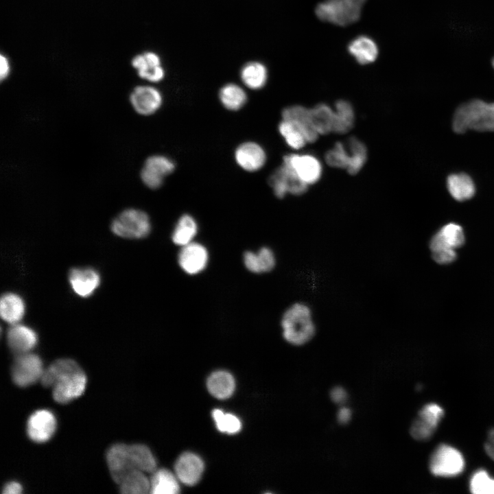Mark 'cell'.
<instances>
[{
  "label": "cell",
  "instance_id": "cell-1",
  "mask_svg": "<svg viewBox=\"0 0 494 494\" xmlns=\"http://www.w3.org/2000/svg\"><path fill=\"white\" fill-rule=\"evenodd\" d=\"M45 387H51L54 400L60 403L69 402L84 392L86 376L73 360L59 359L44 370L40 379Z\"/></svg>",
  "mask_w": 494,
  "mask_h": 494
},
{
  "label": "cell",
  "instance_id": "cell-2",
  "mask_svg": "<svg viewBox=\"0 0 494 494\" xmlns=\"http://www.w3.org/2000/svg\"><path fill=\"white\" fill-rule=\"evenodd\" d=\"M106 462L117 484L130 471L138 470L153 473L156 469V462L152 453L142 444H115L107 451Z\"/></svg>",
  "mask_w": 494,
  "mask_h": 494
},
{
  "label": "cell",
  "instance_id": "cell-3",
  "mask_svg": "<svg viewBox=\"0 0 494 494\" xmlns=\"http://www.w3.org/2000/svg\"><path fill=\"white\" fill-rule=\"evenodd\" d=\"M282 336L294 346H303L316 336V325L311 307L304 302H296L288 307L281 319Z\"/></svg>",
  "mask_w": 494,
  "mask_h": 494
},
{
  "label": "cell",
  "instance_id": "cell-4",
  "mask_svg": "<svg viewBox=\"0 0 494 494\" xmlns=\"http://www.w3.org/2000/svg\"><path fill=\"white\" fill-rule=\"evenodd\" d=\"M452 126L458 133L494 131V103L474 99L461 104L454 113Z\"/></svg>",
  "mask_w": 494,
  "mask_h": 494
},
{
  "label": "cell",
  "instance_id": "cell-5",
  "mask_svg": "<svg viewBox=\"0 0 494 494\" xmlns=\"http://www.w3.org/2000/svg\"><path fill=\"white\" fill-rule=\"evenodd\" d=\"M366 0H327L319 3L315 12L318 19L345 26L358 21Z\"/></svg>",
  "mask_w": 494,
  "mask_h": 494
},
{
  "label": "cell",
  "instance_id": "cell-6",
  "mask_svg": "<svg viewBox=\"0 0 494 494\" xmlns=\"http://www.w3.org/2000/svg\"><path fill=\"white\" fill-rule=\"evenodd\" d=\"M111 231L117 236L126 239H142L151 231L149 216L137 209H127L117 215L110 224Z\"/></svg>",
  "mask_w": 494,
  "mask_h": 494
},
{
  "label": "cell",
  "instance_id": "cell-7",
  "mask_svg": "<svg viewBox=\"0 0 494 494\" xmlns=\"http://www.w3.org/2000/svg\"><path fill=\"white\" fill-rule=\"evenodd\" d=\"M268 182L278 198H284L287 193L302 195L308 188V185L298 176L284 157L282 165L271 174Z\"/></svg>",
  "mask_w": 494,
  "mask_h": 494
},
{
  "label": "cell",
  "instance_id": "cell-8",
  "mask_svg": "<svg viewBox=\"0 0 494 494\" xmlns=\"http://www.w3.org/2000/svg\"><path fill=\"white\" fill-rule=\"evenodd\" d=\"M429 466L431 473L436 476L453 477L463 471L464 460L458 449L443 444L433 451Z\"/></svg>",
  "mask_w": 494,
  "mask_h": 494
},
{
  "label": "cell",
  "instance_id": "cell-9",
  "mask_svg": "<svg viewBox=\"0 0 494 494\" xmlns=\"http://www.w3.org/2000/svg\"><path fill=\"white\" fill-rule=\"evenodd\" d=\"M41 358L30 352L16 355L11 369V375L14 384L26 387L41 379L44 372Z\"/></svg>",
  "mask_w": 494,
  "mask_h": 494
},
{
  "label": "cell",
  "instance_id": "cell-10",
  "mask_svg": "<svg viewBox=\"0 0 494 494\" xmlns=\"http://www.w3.org/2000/svg\"><path fill=\"white\" fill-rule=\"evenodd\" d=\"M175 169L174 162L164 155H152L145 161L140 172L143 183L151 189L161 187L166 176Z\"/></svg>",
  "mask_w": 494,
  "mask_h": 494
},
{
  "label": "cell",
  "instance_id": "cell-11",
  "mask_svg": "<svg viewBox=\"0 0 494 494\" xmlns=\"http://www.w3.org/2000/svg\"><path fill=\"white\" fill-rule=\"evenodd\" d=\"M56 424V417L51 411L45 409L36 410L27 420V435L36 443H45L54 434Z\"/></svg>",
  "mask_w": 494,
  "mask_h": 494
},
{
  "label": "cell",
  "instance_id": "cell-12",
  "mask_svg": "<svg viewBox=\"0 0 494 494\" xmlns=\"http://www.w3.org/2000/svg\"><path fill=\"white\" fill-rule=\"evenodd\" d=\"M133 109L139 115L149 116L162 106L163 96L155 87L147 85L135 87L130 95Z\"/></svg>",
  "mask_w": 494,
  "mask_h": 494
},
{
  "label": "cell",
  "instance_id": "cell-13",
  "mask_svg": "<svg viewBox=\"0 0 494 494\" xmlns=\"http://www.w3.org/2000/svg\"><path fill=\"white\" fill-rule=\"evenodd\" d=\"M234 155L237 164L242 169L250 172L261 169L267 160L263 147L254 141L241 143L235 149Z\"/></svg>",
  "mask_w": 494,
  "mask_h": 494
},
{
  "label": "cell",
  "instance_id": "cell-14",
  "mask_svg": "<svg viewBox=\"0 0 494 494\" xmlns=\"http://www.w3.org/2000/svg\"><path fill=\"white\" fill-rule=\"evenodd\" d=\"M208 252L204 246L191 242L181 247L178 261L180 268L189 274H196L202 271L208 262Z\"/></svg>",
  "mask_w": 494,
  "mask_h": 494
},
{
  "label": "cell",
  "instance_id": "cell-15",
  "mask_svg": "<svg viewBox=\"0 0 494 494\" xmlns=\"http://www.w3.org/2000/svg\"><path fill=\"white\" fill-rule=\"evenodd\" d=\"M98 272L91 268H74L69 273V281L73 291L79 296H91L100 284Z\"/></svg>",
  "mask_w": 494,
  "mask_h": 494
},
{
  "label": "cell",
  "instance_id": "cell-16",
  "mask_svg": "<svg viewBox=\"0 0 494 494\" xmlns=\"http://www.w3.org/2000/svg\"><path fill=\"white\" fill-rule=\"evenodd\" d=\"M281 115L282 119L290 122L301 132L307 143H314L318 139L319 134L312 124L309 108L290 106L283 110Z\"/></svg>",
  "mask_w": 494,
  "mask_h": 494
},
{
  "label": "cell",
  "instance_id": "cell-17",
  "mask_svg": "<svg viewBox=\"0 0 494 494\" xmlns=\"http://www.w3.org/2000/svg\"><path fill=\"white\" fill-rule=\"evenodd\" d=\"M174 470L179 481L186 485L193 486L198 483L202 476L204 463L196 454L185 452L177 459Z\"/></svg>",
  "mask_w": 494,
  "mask_h": 494
},
{
  "label": "cell",
  "instance_id": "cell-18",
  "mask_svg": "<svg viewBox=\"0 0 494 494\" xmlns=\"http://www.w3.org/2000/svg\"><path fill=\"white\" fill-rule=\"evenodd\" d=\"M464 234L462 227L455 223L443 226L431 239L430 247L432 252L455 250L464 243Z\"/></svg>",
  "mask_w": 494,
  "mask_h": 494
},
{
  "label": "cell",
  "instance_id": "cell-19",
  "mask_svg": "<svg viewBox=\"0 0 494 494\" xmlns=\"http://www.w3.org/2000/svg\"><path fill=\"white\" fill-rule=\"evenodd\" d=\"M7 342L10 350L16 355L30 352L38 342L36 333L32 328L14 324L7 333Z\"/></svg>",
  "mask_w": 494,
  "mask_h": 494
},
{
  "label": "cell",
  "instance_id": "cell-20",
  "mask_svg": "<svg viewBox=\"0 0 494 494\" xmlns=\"http://www.w3.org/2000/svg\"><path fill=\"white\" fill-rule=\"evenodd\" d=\"M298 176L307 185L317 182L322 172L319 161L311 155L289 154L284 156Z\"/></svg>",
  "mask_w": 494,
  "mask_h": 494
},
{
  "label": "cell",
  "instance_id": "cell-21",
  "mask_svg": "<svg viewBox=\"0 0 494 494\" xmlns=\"http://www.w3.org/2000/svg\"><path fill=\"white\" fill-rule=\"evenodd\" d=\"M132 64L137 70L139 76L149 82H158L165 76L160 58L153 52L136 56L132 60Z\"/></svg>",
  "mask_w": 494,
  "mask_h": 494
},
{
  "label": "cell",
  "instance_id": "cell-22",
  "mask_svg": "<svg viewBox=\"0 0 494 494\" xmlns=\"http://www.w3.org/2000/svg\"><path fill=\"white\" fill-rule=\"evenodd\" d=\"M246 268L253 273H264L272 270L276 265L274 252L268 247H262L258 252L246 251L243 257Z\"/></svg>",
  "mask_w": 494,
  "mask_h": 494
},
{
  "label": "cell",
  "instance_id": "cell-23",
  "mask_svg": "<svg viewBox=\"0 0 494 494\" xmlns=\"http://www.w3.org/2000/svg\"><path fill=\"white\" fill-rule=\"evenodd\" d=\"M25 305L22 298L12 292L2 295L0 301L1 318L11 325L17 324L23 317Z\"/></svg>",
  "mask_w": 494,
  "mask_h": 494
},
{
  "label": "cell",
  "instance_id": "cell-24",
  "mask_svg": "<svg viewBox=\"0 0 494 494\" xmlns=\"http://www.w3.org/2000/svg\"><path fill=\"white\" fill-rule=\"evenodd\" d=\"M348 50L361 64L374 62L378 56V47L375 41L366 36H360L353 39L348 46Z\"/></svg>",
  "mask_w": 494,
  "mask_h": 494
},
{
  "label": "cell",
  "instance_id": "cell-25",
  "mask_svg": "<svg viewBox=\"0 0 494 494\" xmlns=\"http://www.w3.org/2000/svg\"><path fill=\"white\" fill-rule=\"evenodd\" d=\"M207 388L211 395L217 399L230 397L235 390V380L231 374L219 370L213 373L207 379Z\"/></svg>",
  "mask_w": 494,
  "mask_h": 494
},
{
  "label": "cell",
  "instance_id": "cell-26",
  "mask_svg": "<svg viewBox=\"0 0 494 494\" xmlns=\"http://www.w3.org/2000/svg\"><path fill=\"white\" fill-rule=\"evenodd\" d=\"M150 479V491L153 494H176L180 491L178 479L167 469L155 470Z\"/></svg>",
  "mask_w": 494,
  "mask_h": 494
},
{
  "label": "cell",
  "instance_id": "cell-27",
  "mask_svg": "<svg viewBox=\"0 0 494 494\" xmlns=\"http://www.w3.org/2000/svg\"><path fill=\"white\" fill-rule=\"evenodd\" d=\"M447 186L451 196L458 201L470 199L475 193L474 183L466 174L450 175L447 180Z\"/></svg>",
  "mask_w": 494,
  "mask_h": 494
},
{
  "label": "cell",
  "instance_id": "cell-28",
  "mask_svg": "<svg viewBox=\"0 0 494 494\" xmlns=\"http://www.w3.org/2000/svg\"><path fill=\"white\" fill-rule=\"evenodd\" d=\"M124 494H145L150 491V481L145 473L134 470L128 472L118 483Z\"/></svg>",
  "mask_w": 494,
  "mask_h": 494
},
{
  "label": "cell",
  "instance_id": "cell-29",
  "mask_svg": "<svg viewBox=\"0 0 494 494\" xmlns=\"http://www.w3.org/2000/svg\"><path fill=\"white\" fill-rule=\"evenodd\" d=\"M219 99L226 109L237 111L245 106L248 97L246 91L241 86L229 83L220 89Z\"/></svg>",
  "mask_w": 494,
  "mask_h": 494
},
{
  "label": "cell",
  "instance_id": "cell-30",
  "mask_svg": "<svg viewBox=\"0 0 494 494\" xmlns=\"http://www.w3.org/2000/svg\"><path fill=\"white\" fill-rule=\"evenodd\" d=\"M334 111L332 132L338 134H345L353 126L355 114L352 105L347 101L336 102Z\"/></svg>",
  "mask_w": 494,
  "mask_h": 494
},
{
  "label": "cell",
  "instance_id": "cell-31",
  "mask_svg": "<svg viewBox=\"0 0 494 494\" xmlns=\"http://www.w3.org/2000/svg\"><path fill=\"white\" fill-rule=\"evenodd\" d=\"M198 233V224L189 214H184L178 219L172 235L173 242L180 246L192 242Z\"/></svg>",
  "mask_w": 494,
  "mask_h": 494
},
{
  "label": "cell",
  "instance_id": "cell-32",
  "mask_svg": "<svg viewBox=\"0 0 494 494\" xmlns=\"http://www.w3.org/2000/svg\"><path fill=\"white\" fill-rule=\"evenodd\" d=\"M241 79L249 89L257 90L264 86L267 82L268 72L266 67L258 62L245 64L241 70Z\"/></svg>",
  "mask_w": 494,
  "mask_h": 494
},
{
  "label": "cell",
  "instance_id": "cell-33",
  "mask_svg": "<svg viewBox=\"0 0 494 494\" xmlns=\"http://www.w3.org/2000/svg\"><path fill=\"white\" fill-rule=\"evenodd\" d=\"M312 124L319 134L332 132L334 111L325 104H318L309 108Z\"/></svg>",
  "mask_w": 494,
  "mask_h": 494
},
{
  "label": "cell",
  "instance_id": "cell-34",
  "mask_svg": "<svg viewBox=\"0 0 494 494\" xmlns=\"http://www.w3.org/2000/svg\"><path fill=\"white\" fill-rule=\"evenodd\" d=\"M350 159L346 170L351 175L357 174L367 159V150L364 144L355 137L349 140Z\"/></svg>",
  "mask_w": 494,
  "mask_h": 494
},
{
  "label": "cell",
  "instance_id": "cell-35",
  "mask_svg": "<svg viewBox=\"0 0 494 494\" xmlns=\"http://www.w3.org/2000/svg\"><path fill=\"white\" fill-rule=\"evenodd\" d=\"M212 417L217 430L222 432L233 434L241 430L240 420L232 414L224 413L220 409H215L212 412Z\"/></svg>",
  "mask_w": 494,
  "mask_h": 494
},
{
  "label": "cell",
  "instance_id": "cell-36",
  "mask_svg": "<svg viewBox=\"0 0 494 494\" xmlns=\"http://www.w3.org/2000/svg\"><path fill=\"white\" fill-rule=\"evenodd\" d=\"M279 132L286 143L293 149L302 148L307 143L301 132L290 122L282 119L279 125Z\"/></svg>",
  "mask_w": 494,
  "mask_h": 494
},
{
  "label": "cell",
  "instance_id": "cell-37",
  "mask_svg": "<svg viewBox=\"0 0 494 494\" xmlns=\"http://www.w3.org/2000/svg\"><path fill=\"white\" fill-rule=\"evenodd\" d=\"M470 490L474 494H494V479L485 471H478L471 477Z\"/></svg>",
  "mask_w": 494,
  "mask_h": 494
},
{
  "label": "cell",
  "instance_id": "cell-38",
  "mask_svg": "<svg viewBox=\"0 0 494 494\" xmlns=\"http://www.w3.org/2000/svg\"><path fill=\"white\" fill-rule=\"evenodd\" d=\"M325 158L328 165L346 169L349 163L350 154L341 142H337L331 150L327 152Z\"/></svg>",
  "mask_w": 494,
  "mask_h": 494
},
{
  "label": "cell",
  "instance_id": "cell-39",
  "mask_svg": "<svg viewBox=\"0 0 494 494\" xmlns=\"http://www.w3.org/2000/svg\"><path fill=\"white\" fill-rule=\"evenodd\" d=\"M436 428V427L418 416L412 423L410 432L414 439L425 441L432 438Z\"/></svg>",
  "mask_w": 494,
  "mask_h": 494
},
{
  "label": "cell",
  "instance_id": "cell-40",
  "mask_svg": "<svg viewBox=\"0 0 494 494\" xmlns=\"http://www.w3.org/2000/svg\"><path fill=\"white\" fill-rule=\"evenodd\" d=\"M418 416L432 425L438 427L439 422L444 416V410L436 403H428L421 409Z\"/></svg>",
  "mask_w": 494,
  "mask_h": 494
},
{
  "label": "cell",
  "instance_id": "cell-41",
  "mask_svg": "<svg viewBox=\"0 0 494 494\" xmlns=\"http://www.w3.org/2000/svg\"><path fill=\"white\" fill-rule=\"evenodd\" d=\"M433 259L440 264H448L456 259V250H440L432 252Z\"/></svg>",
  "mask_w": 494,
  "mask_h": 494
},
{
  "label": "cell",
  "instance_id": "cell-42",
  "mask_svg": "<svg viewBox=\"0 0 494 494\" xmlns=\"http://www.w3.org/2000/svg\"><path fill=\"white\" fill-rule=\"evenodd\" d=\"M347 397L346 390L341 386H336L330 392V398L336 404L344 403Z\"/></svg>",
  "mask_w": 494,
  "mask_h": 494
},
{
  "label": "cell",
  "instance_id": "cell-43",
  "mask_svg": "<svg viewBox=\"0 0 494 494\" xmlns=\"http://www.w3.org/2000/svg\"><path fill=\"white\" fill-rule=\"evenodd\" d=\"M484 449L488 456L494 460V430H491L484 443Z\"/></svg>",
  "mask_w": 494,
  "mask_h": 494
},
{
  "label": "cell",
  "instance_id": "cell-44",
  "mask_svg": "<svg viewBox=\"0 0 494 494\" xmlns=\"http://www.w3.org/2000/svg\"><path fill=\"white\" fill-rule=\"evenodd\" d=\"M351 419V411L346 407H342L339 409L337 414V419L339 423L345 425L348 423Z\"/></svg>",
  "mask_w": 494,
  "mask_h": 494
},
{
  "label": "cell",
  "instance_id": "cell-45",
  "mask_svg": "<svg viewBox=\"0 0 494 494\" xmlns=\"http://www.w3.org/2000/svg\"><path fill=\"white\" fill-rule=\"evenodd\" d=\"M0 65V78L3 80L8 78L10 73V66L8 59L3 54L1 55Z\"/></svg>",
  "mask_w": 494,
  "mask_h": 494
},
{
  "label": "cell",
  "instance_id": "cell-46",
  "mask_svg": "<svg viewBox=\"0 0 494 494\" xmlns=\"http://www.w3.org/2000/svg\"><path fill=\"white\" fill-rule=\"evenodd\" d=\"M22 486L16 482H10L5 485L3 489L4 494H19L22 492Z\"/></svg>",
  "mask_w": 494,
  "mask_h": 494
},
{
  "label": "cell",
  "instance_id": "cell-47",
  "mask_svg": "<svg viewBox=\"0 0 494 494\" xmlns=\"http://www.w3.org/2000/svg\"><path fill=\"white\" fill-rule=\"evenodd\" d=\"M493 67H494V59H493Z\"/></svg>",
  "mask_w": 494,
  "mask_h": 494
}]
</instances>
